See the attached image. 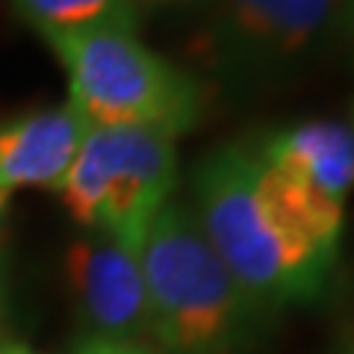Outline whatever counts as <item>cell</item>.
Instances as JSON below:
<instances>
[{"mask_svg": "<svg viewBox=\"0 0 354 354\" xmlns=\"http://www.w3.org/2000/svg\"><path fill=\"white\" fill-rule=\"evenodd\" d=\"M174 189L177 139L145 127H88L59 198L88 234L139 254Z\"/></svg>", "mask_w": 354, "mask_h": 354, "instance_id": "cell-5", "label": "cell"}, {"mask_svg": "<svg viewBox=\"0 0 354 354\" xmlns=\"http://www.w3.org/2000/svg\"><path fill=\"white\" fill-rule=\"evenodd\" d=\"M6 209H9V195H0V225L6 218Z\"/></svg>", "mask_w": 354, "mask_h": 354, "instance_id": "cell-16", "label": "cell"}, {"mask_svg": "<svg viewBox=\"0 0 354 354\" xmlns=\"http://www.w3.org/2000/svg\"><path fill=\"white\" fill-rule=\"evenodd\" d=\"M71 354H157L151 346H133V342H113L101 337H80L74 342Z\"/></svg>", "mask_w": 354, "mask_h": 354, "instance_id": "cell-11", "label": "cell"}, {"mask_svg": "<svg viewBox=\"0 0 354 354\" xmlns=\"http://www.w3.org/2000/svg\"><path fill=\"white\" fill-rule=\"evenodd\" d=\"M342 44L348 48L351 59H354V0L348 3V15H346V27H342Z\"/></svg>", "mask_w": 354, "mask_h": 354, "instance_id": "cell-13", "label": "cell"}, {"mask_svg": "<svg viewBox=\"0 0 354 354\" xmlns=\"http://www.w3.org/2000/svg\"><path fill=\"white\" fill-rule=\"evenodd\" d=\"M65 278L86 337L151 346L139 254L109 236L88 234L71 242L65 254Z\"/></svg>", "mask_w": 354, "mask_h": 354, "instance_id": "cell-6", "label": "cell"}, {"mask_svg": "<svg viewBox=\"0 0 354 354\" xmlns=\"http://www.w3.org/2000/svg\"><path fill=\"white\" fill-rule=\"evenodd\" d=\"M337 354H354V325L346 330V337H342V342H339Z\"/></svg>", "mask_w": 354, "mask_h": 354, "instance_id": "cell-14", "label": "cell"}, {"mask_svg": "<svg viewBox=\"0 0 354 354\" xmlns=\"http://www.w3.org/2000/svg\"><path fill=\"white\" fill-rule=\"evenodd\" d=\"M251 148L272 169L339 207L354 192V130L348 124L328 118L295 121L254 139Z\"/></svg>", "mask_w": 354, "mask_h": 354, "instance_id": "cell-8", "label": "cell"}, {"mask_svg": "<svg viewBox=\"0 0 354 354\" xmlns=\"http://www.w3.org/2000/svg\"><path fill=\"white\" fill-rule=\"evenodd\" d=\"M157 354H245L266 313L234 281L189 204L171 201L139 248Z\"/></svg>", "mask_w": 354, "mask_h": 354, "instance_id": "cell-2", "label": "cell"}, {"mask_svg": "<svg viewBox=\"0 0 354 354\" xmlns=\"http://www.w3.org/2000/svg\"><path fill=\"white\" fill-rule=\"evenodd\" d=\"M88 124L68 104L30 109L0 121V195L59 186L80 151Z\"/></svg>", "mask_w": 354, "mask_h": 354, "instance_id": "cell-7", "label": "cell"}, {"mask_svg": "<svg viewBox=\"0 0 354 354\" xmlns=\"http://www.w3.org/2000/svg\"><path fill=\"white\" fill-rule=\"evenodd\" d=\"M216 0H136L139 18L145 24L157 15H204Z\"/></svg>", "mask_w": 354, "mask_h": 354, "instance_id": "cell-10", "label": "cell"}, {"mask_svg": "<svg viewBox=\"0 0 354 354\" xmlns=\"http://www.w3.org/2000/svg\"><path fill=\"white\" fill-rule=\"evenodd\" d=\"M192 216L234 281L266 316L325 292L339 254L298 218L251 142L207 151L189 174Z\"/></svg>", "mask_w": 354, "mask_h": 354, "instance_id": "cell-1", "label": "cell"}, {"mask_svg": "<svg viewBox=\"0 0 354 354\" xmlns=\"http://www.w3.org/2000/svg\"><path fill=\"white\" fill-rule=\"evenodd\" d=\"M68 80V104L88 127H145L183 136L204 121L209 88L195 71L148 48L130 30L41 36Z\"/></svg>", "mask_w": 354, "mask_h": 354, "instance_id": "cell-3", "label": "cell"}, {"mask_svg": "<svg viewBox=\"0 0 354 354\" xmlns=\"http://www.w3.org/2000/svg\"><path fill=\"white\" fill-rule=\"evenodd\" d=\"M0 313H3V251H0Z\"/></svg>", "mask_w": 354, "mask_h": 354, "instance_id": "cell-15", "label": "cell"}, {"mask_svg": "<svg viewBox=\"0 0 354 354\" xmlns=\"http://www.w3.org/2000/svg\"><path fill=\"white\" fill-rule=\"evenodd\" d=\"M0 354H39V351L15 337H0Z\"/></svg>", "mask_w": 354, "mask_h": 354, "instance_id": "cell-12", "label": "cell"}, {"mask_svg": "<svg viewBox=\"0 0 354 354\" xmlns=\"http://www.w3.org/2000/svg\"><path fill=\"white\" fill-rule=\"evenodd\" d=\"M9 3L39 36L101 27L139 32L142 27L136 0H9Z\"/></svg>", "mask_w": 354, "mask_h": 354, "instance_id": "cell-9", "label": "cell"}, {"mask_svg": "<svg viewBox=\"0 0 354 354\" xmlns=\"http://www.w3.org/2000/svg\"><path fill=\"white\" fill-rule=\"evenodd\" d=\"M351 0H216L201 15L192 59L221 86L260 92L290 83L342 44Z\"/></svg>", "mask_w": 354, "mask_h": 354, "instance_id": "cell-4", "label": "cell"}]
</instances>
